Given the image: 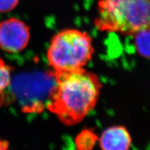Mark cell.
<instances>
[{
	"instance_id": "cell-8",
	"label": "cell",
	"mask_w": 150,
	"mask_h": 150,
	"mask_svg": "<svg viewBox=\"0 0 150 150\" xmlns=\"http://www.w3.org/2000/svg\"><path fill=\"white\" fill-rule=\"evenodd\" d=\"M96 140L95 134L91 131L84 130L78 136L75 143L78 150H91Z\"/></svg>"
},
{
	"instance_id": "cell-7",
	"label": "cell",
	"mask_w": 150,
	"mask_h": 150,
	"mask_svg": "<svg viewBox=\"0 0 150 150\" xmlns=\"http://www.w3.org/2000/svg\"><path fill=\"white\" fill-rule=\"evenodd\" d=\"M133 36L136 50L139 54L150 58V29L138 31Z\"/></svg>"
},
{
	"instance_id": "cell-10",
	"label": "cell",
	"mask_w": 150,
	"mask_h": 150,
	"mask_svg": "<svg viewBox=\"0 0 150 150\" xmlns=\"http://www.w3.org/2000/svg\"><path fill=\"white\" fill-rule=\"evenodd\" d=\"M0 150H9L8 148V143L6 141L0 139Z\"/></svg>"
},
{
	"instance_id": "cell-9",
	"label": "cell",
	"mask_w": 150,
	"mask_h": 150,
	"mask_svg": "<svg viewBox=\"0 0 150 150\" xmlns=\"http://www.w3.org/2000/svg\"><path fill=\"white\" fill-rule=\"evenodd\" d=\"M20 0H0V13H4L13 11L18 5Z\"/></svg>"
},
{
	"instance_id": "cell-5",
	"label": "cell",
	"mask_w": 150,
	"mask_h": 150,
	"mask_svg": "<svg viewBox=\"0 0 150 150\" xmlns=\"http://www.w3.org/2000/svg\"><path fill=\"white\" fill-rule=\"evenodd\" d=\"M101 150H129L131 138L124 126H112L103 131L99 139Z\"/></svg>"
},
{
	"instance_id": "cell-3",
	"label": "cell",
	"mask_w": 150,
	"mask_h": 150,
	"mask_svg": "<svg viewBox=\"0 0 150 150\" xmlns=\"http://www.w3.org/2000/svg\"><path fill=\"white\" fill-rule=\"evenodd\" d=\"M94 52L93 39L86 31L66 28L51 38L46 56L55 71H69L83 68Z\"/></svg>"
},
{
	"instance_id": "cell-6",
	"label": "cell",
	"mask_w": 150,
	"mask_h": 150,
	"mask_svg": "<svg viewBox=\"0 0 150 150\" xmlns=\"http://www.w3.org/2000/svg\"><path fill=\"white\" fill-rule=\"evenodd\" d=\"M11 67L0 58V108L5 104L7 90L11 84Z\"/></svg>"
},
{
	"instance_id": "cell-1",
	"label": "cell",
	"mask_w": 150,
	"mask_h": 150,
	"mask_svg": "<svg viewBox=\"0 0 150 150\" xmlns=\"http://www.w3.org/2000/svg\"><path fill=\"white\" fill-rule=\"evenodd\" d=\"M53 74L47 108L64 125L80 123L96 105L102 87L100 78L84 68Z\"/></svg>"
},
{
	"instance_id": "cell-4",
	"label": "cell",
	"mask_w": 150,
	"mask_h": 150,
	"mask_svg": "<svg viewBox=\"0 0 150 150\" xmlns=\"http://www.w3.org/2000/svg\"><path fill=\"white\" fill-rule=\"evenodd\" d=\"M30 40V28L20 19L12 17L0 21V49L9 53L24 50Z\"/></svg>"
},
{
	"instance_id": "cell-2",
	"label": "cell",
	"mask_w": 150,
	"mask_h": 150,
	"mask_svg": "<svg viewBox=\"0 0 150 150\" xmlns=\"http://www.w3.org/2000/svg\"><path fill=\"white\" fill-rule=\"evenodd\" d=\"M94 25L100 31L125 36L150 29V0H98Z\"/></svg>"
}]
</instances>
